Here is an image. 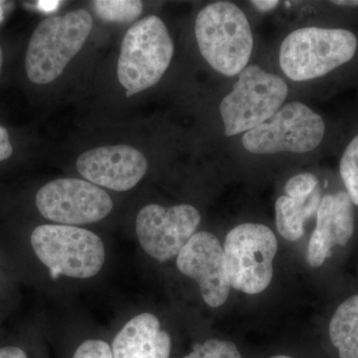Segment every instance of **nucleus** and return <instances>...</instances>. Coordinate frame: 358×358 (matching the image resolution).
I'll use <instances>...</instances> for the list:
<instances>
[{
  "label": "nucleus",
  "instance_id": "nucleus-14",
  "mask_svg": "<svg viewBox=\"0 0 358 358\" xmlns=\"http://www.w3.org/2000/svg\"><path fill=\"white\" fill-rule=\"evenodd\" d=\"M171 345V336L162 329L159 320L143 313L122 327L110 348L114 358H169Z\"/></svg>",
  "mask_w": 358,
  "mask_h": 358
},
{
  "label": "nucleus",
  "instance_id": "nucleus-23",
  "mask_svg": "<svg viewBox=\"0 0 358 358\" xmlns=\"http://www.w3.org/2000/svg\"><path fill=\"white\" fill-rule=\"evenodd\" d=\"M0 358H28L24 350L17 346H4L0 348Z\"/></svg>",
  "mask_w": 358,
  "mask_h": 358
},
{
  "label": "nucleus",
  "instance_id": "nucleus-27",
  "mask_svg": "<svg viewBox=\"0 0 358 358\" xmlns=\"http://www.w3.org/2000/svg\"><path fill=\"white\" fill-rule=\"evenodd\" d=\"M2 66H3V52H2L1 46H0V72H1Z\"/></svg>",
  "mask_w": 358,
  "mask_h": 358
},
{
  "label": "nucleus",
  "instance_id": "nucleus-9",
  "mask_svg": "<svg viewBox=\"0 0 358 358\" xmlns=\"http://www.w3.org/2000/svg\"><path fill=\"white\" fill-rule=\"evenodd\" d=\"M35 202L44 218L78 227L103 220L114 207L110 195L102 187L78 178L50 181L40 188Z\"/></svg>",
  "mask_w": 358,
  "mask_h": 358
},
{
  "label": "nucleus",
  "instance_id": "nucleus-1",
  "mask_svg": "<svg viewBox=\"0 0 358 358\" xmlns=\"http://www.w3.org/2000/svg\"><path fill=\"white\" fill-rule=\"evenodd\" d=\"M195 37L202 57L224 76H235L247 67L253 34L246 15L233 2L203 7L195 20Z\"/></svg>",
  "mask_w": 358,
  "mask_h": 358
},
{
  "label": "nucleus",
  "instance_id": "nucleus-10",
  "mask_svg": "<svg viewBox=\"0 0 358 358\" xmlns=\"http://www.w3.org/2000/svg\"><path fill=\"white\" fill-rule=\"evenodd\" d=\"M201 223V215L189 204L164 207L148 204L136 220V233L143 251L164 263L178 257Z\"/></svg>",
  "mask_w": 358,
  "mask_h": 358
},
{
  "label": "nucleus",
  "instance_id": "nucleus-13",
  "mask_svg": "<svg viewBox=\"0 0 358 358\" xmlns=\"http://www.w3.org/2000/svg\"><path fill=\"white\" fill-rule=\"evenodd\" d=\"M352 201L345 192L327 194L317 211V227L308 242L307 259L312 267H320L336 245L345 246L355 232Z\"/></svg>",
  "mask_w": 358,
  "mask_h": 358
},
{
  "label": "nucleus",
  "instance_id": "nucleus-11",
  "mask_svg": "<svg viewBox=\"0 0 358 358\" xmlns=\"http://www.w3.org/2000/svg\"><path fill=\"white\" fill-rule=\"evenodd\" d=\"M179 272L199 285L204 303L219 308L227 301L230 282L222 245L207 231L195 233L176 257Z\"/></svg>",
  "mask_w": 358,
  "mask_h": 358
},
{
  "label": "nucleus",
  "instance_id": "nucleus-19",
  "mask_svg": "<svg viewBox=\"0 0 358 358\" xmlns=\"http://www.w3.org/2000/svg\"><path fill=\"white\" fill-rule=\"evenodd\" d=\"M183 358H243L232 341L210 338L193 346Z\"/></svg>",
  "mask_w": 358,
  "mask_h": 358
},
{
  "label": "nucleus",
  "instance_id": "nucleus-26",
  "mask_svg": "<svg viewBox=\"0 0 358 358\" xmlns=\"http://www.w3.org/2000/svg\"><path fill=\"white\" fill-rule=\"evenodd\" d=\"M334 4L336 6H358V0H338V1H333Z\"/></svg>",
  "mask_w": 358,
  "mask_h": 358
},
{
  "label": "nucleus",
  "instance_id": "nucleus-21",
  "mask_svg": "<svg viewBox=\"0 0 358 358\" xmlns=\"http://www.w3.org/2000/svg\"><path fill=\"white\" fill-rule=\"evenodd\" d=\"M72 358H114L109 343L102 339H87L78 346Z\"/></svg>",
  "mask_w": 358,
  "mask_h": 358
},
{
  "label": "nucleus",
  "instance_id": "nucleus-25",
  "mask_svg": "<svg viewBox=\"0 0 358 358\" xmlns=\"http://www.w3.org/2000/svg\"><path fill=\"white\" fill-rule=\"evenodd\" d=\"M39 7L44 11H52L58 6L59 1H39Z\"/></svg>",
  "mask_w": 358,
  "mask_h": 358
},
{
  "label": "nucleus",
  "instance_id": "nucleus-22",
  "mask_svg": "<svg viewBox=\"0 0 358 358\" xmlns=\"http://www.w3.org/2000/svg\"><path fill=\"white\" fill-rule=\"evenodd\" d=\"M13 154V147L9 138L8 131L0 126V162L8 159Z\"/></svg>",
  "mask_w": 358,
  "mask_h": 358
},
{
  "label": "nucleus",
  "instance_id": "nucleus-20",
  "mask_svg": "<svg viewBox=\"0 0 358 358\" xmlns=\"http://www.w3.org/2000/svg\"><path fill=\"white\" fill-rule=\"evenodd\" d=\"M319 185L317 176L312 173H301L294 176L287 182V195L292 199H307Z\"/></svg>",
  "mask_w": 358,
  "mask_h": 358
},
{
  "label": "nucleus",
  "instance_id": "nucleus-6",
  "mask_svg": "<svg viewBox=\"0 0 358 358\" xmlns=\"http://www.w3.org/2000/svg\"><path fill=\"white\" fill-rule=\"evenodd\" d=\"M230 286L247 294L263 293L274 275L278 240L268 226L243 223L233 228L224 243Z\"/></svg>",
  "mask_w": 358,
  "mask_h": 358
},
{
  "label": "nucleus",
  "instance_id": "nucleus-3",
  "mask_svg": "<svg viewBox=\"0 0 358 358\" xmlns=\"http://www.w3.org/2000/svg\"><path fill=\"white\" fill-rule=\"evenodd\" d=\"M30 242L35 255L53 279L60 275L86 280L95 277L105 264L103 240L78 226L44 224L33 230Z\"/></svg>",
  "mask_w": 358,
  "mask_h": 358
},
{
  "label": "nucleus",
  "instance_id": "nucleus-2",
  "mask_svg": "<svg viewBox=\"0 0 358 358\" xmlns=\"http://www.w3.org/2000/svg\"><path fill=\"white\" fill-rule=\"evenodd\" d=\"M92 28L93 17L85 9L41 21L32 33L26 51L28 79L38 85L57 79L81 50Z\"/></svg>",
  "mask_w": 358,
  "mask_h": 358
},
{
  "label": "nucleus",
  "instance_id": "nucleus-12",
  "mask_svg": "<svg viewBox=\"0 0 358 358\" xmlns=\"http://www.w3.org/2000/svg\"><path fill=\"white\" fill-rule=\"evenodd\" d=\"M77 169L99 187L124 192L138 185L148 171V160L129 145H110L88 150L78 157Z\"/></svg>",
  "mask_w": 358,
  "mask_h": 358
},
{
  "label": "nucleus",
  "instance_id": "nucleus-15",
  "mask_svg": "<svg viewBox=\"0 0 358 358\" xmlns=\"http://www.w3.org/2000/svg\"><path fill=\"white\" fill-rule=\"evenodd\" d=\"M319 187L307 199H296L282 195L275 201V226L288 241H298L305 234V222L319 209Z\"/></svg>",
  "mask_w": 358,
  "mask_h": 358
},
{
  "label": "nucleus",
  "instance_id": "nucleus-7",
  "mask_svg": "<svg viewBox=\"0 0 358 358\" xmlns=\"http://www.w3.org/2000/svg\"><path fill=\"white\" fill-rule=\"evenodd\" d=\"M288 91L282 78L266 72L260 66L245 68L220 103L226 136L247 133L267 122L281 109Z\"/></svg>",
  "mask_w": 358,
  "mask_h": 358
},
{
  "label": "nucleus",
  "instance_id": "nucleus-5",
  "mask_svg": "<svg viewBox=\"0 0 358 358\" xmlns=\"http://www.w3.org/2000/svg\"><path fill=\"white\" fill-rule=\"evenodd\" d=\"M174 45L164 21L155 15L134 23L122 39L117 78L126 96L159 83L171 65Z\"/></svg>",
  "mask_w": 358,
  "mask_h": 358
},
{
  "label": "nucleus",
  "instance_id": "nucleus-18",
  "mask_svg": "<svg viewBox=\"0 0 358 358\" xmlns=\"http://www.w3.org/2000/svg\"><path fill=\"white\" fill-rule=\"evenodd\" d=\"M339 171L352 203L358 206V134L345 148Z\"/></svg>",
  "mask_w": 358,
  "mask_h": 358
},
{
  "label": "nucleus",
  "instance_id": "nucleus-4",
  "mask_svg": "<svg viewBox=\"0 0 358 358\" xmlns=\"http://www.w3.org/2000/svg\"><path fill=\"white\" fill-rule=\"evenodd\" d=\"M357 38L341 28L305 27L294 30L280 48V66L289 79L308 81L329 74L352 60Z\"/></svg>",
  "mask_w": 358,
  "mask_h": 358
},
{
  "label": "nucleus",
  "instance_id": "nucleus-17",
  "mask_svg": "<svg viewBox=\"0 0 358 358\" xmlns=\"http://www.w3.org/2000/svg\"><path fill=\"white\" fill-rule=\"evenodd\" d=\"M94 9L101 20L108 22L128 23L143 13V2L138 0H96Z\"/></svg>",
  "mask_w": 358,
  "mask_h": 358
},
{
  "label": "nucleus",
  "instance_id": "nucleus-8",
  "mask_svg": "<svg viewBox=\"0 0 358 358\" xmlns=\"http://www.w3.org/2000/svg\"><path fill=\"white\" fill-rule=\"evenodd\" d=\"M324 131L322 117L296 101L282 106L267 122L245 133L242 143L252 154H305L319 147Z\"/></svg>",
  "mask_w": 358,
  "mask_h": 358
},
{
  "label": "nucleus",
  "instance_id": "nucleus-28",
  "mask_svg": "<svg viewBox=\"0 0 358 358\" xmlns=\"http://www.w3.org/2000/svg\"><path fill=\"white\" fill-rule=\"evenodd\" d=\"M270 358H293V357H288V355H275V357H272Z\"/></svg>",
  "mask_w": 358,
  "mask_h": 358
},
{
  "label": "nucleus",
  "instance_id": "nucleus-24",
  "mask_svg": "<svg viewBox=\"0 0 358 358\" xmlns=\"http://www.w3.org/2000/svg\"><path fill=\"white\" fill-rule=\"evenodd\" d=\"M250 3L260 13H268L274 10L275 7L279 6L280 2L278 0H254V1H250Z\"/></svg>",
  "mask_w": 358,
  "mask_h": 358
},
{
  "label": "nucleus",
  "instance_id": "nucleus-16",
  "mask_svg": "<svg viewBox=\"0 0 358 358\" xmlns=\"http://www.w3.org/2000/svg\"><path fill=\"white\" fill-rule=\"evenodd\" d=\"M329 331L339 358H358V294L339 306L329 322Z\"/></svg>",
  "mask_w": 358,
  "mask_h": 358
}]
</instances>
